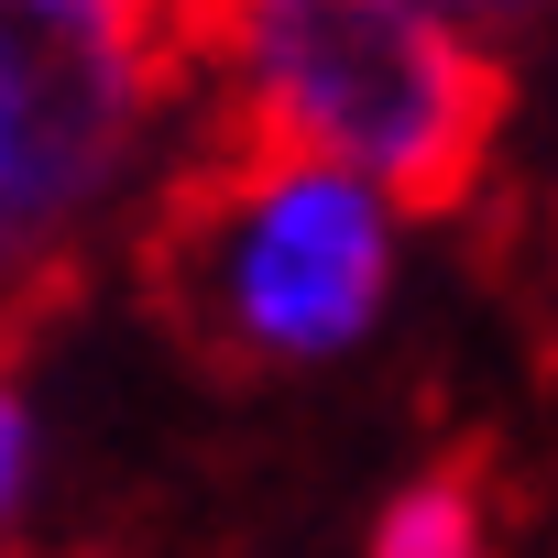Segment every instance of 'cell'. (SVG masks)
Masks as SVG:
<instances>
[{
    "instance_id": "6da1fadb",
    "label": "cell",
    "mask_w": 558,
    "mask_h": 558,
    "mask_svg": "<svg viewBox=\"0 0 558 558\" xmlns=\"http://www.w3.org/2000/svg\"><path fill=\"white\" fill-rule=\"evenodd\" d=\"M384 186L263 143L241 110L197 99L186 154L143 219V296L208 373L329 362L384 307Z\"/></svg>"
},
{
    "instance_id": "7a4b0ae2",
    "label": "cell",
    "mask_w": 558,
    "mask_h": 558,
    "mask_svg": "<svg viewBox=\"0 0 558 558\" xmlns=\"http://www.w3.org/2000/svg\"><path fill=\"white\" fill-rule=\"evenodd\" d=\"M197 99L263 143L373 175L405 219H449L514 110V66L427 0H230Z\"/></svg>"
},
{
    "instance_id": "3957f363",
    "label": "cell",
    "mask_w": 558,
    "mask_h": 558,
    "mask_svg": "<svg viewBox=\"0 0 558 558\" xmlns=\"http://www.w3.org/2000/svg\"><path fill=\"white\" fill-rule=\"evenodd\" d=\"M175 66L99 0H0V373L77 296L88 219L132 175Z\"/></svg>"
},
{
    "instance_id": "277c9868",
    "label": "cell",
    "mask_w": 558,
    "mask_h": 558,
    "mask_svg": "<svg viewBox=\"0 0 558 558\" xmlns=\"http://www.w3.org/2000/svg\"><path fill=\"white\" fill-rule=\"evenodd\" d=\"M373 558H493V493L482 460H449L427 482H405L373 525Z\"/></svg>"
},
{
    "instance_id": "5b68a950",
    "label": "cell",
    "mask_w": 558,
    "mask_h": 558,
    "mask_svg": "<svg viewBox=\"0 0 558 558\" xmlns=\"http://www.w3.org/2000/svg\"><path fill=\"white\" fill-rule=\"evenodd\" d=\"M23 471H34V427H23L12 373H0V525H12V504H23Z\"/></svg>"
},
{
    "instance_id": "8992f818",
    "label": "cell",
    "mask_w": 558,
    "mask_h": 558,
    "mask_svg": "<svg viewBox=\"0 0 558 558\" xmlns=\"http://www.w3.org/2000/svg\"><path fill=\"white\" fill-rule=\"evenodd\" d=\"M427 12H449V23H514V12H536V0H427Z\"/></svg>"
}]
</instances>
